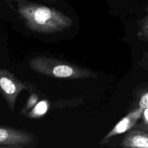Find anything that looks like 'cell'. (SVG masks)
<instances>
[{"mask_svg":"<svg viewBox=\"0 0 148 148\" xmlns=\"http://www.w3.org/2000/svg\"><path fill=\"white\" fill-rule=\"evenodd\" d=\"M49 108V103L46 101H40L39 103L36 105L34 109L30 113V116L31 118H38L45 114Z\"/></svg>","mask_w":148,"mask_h":148,"instance_id":"8","label":"cell"},{"mask_svg":"<svg viewBox=\"0 0 148 148\" xmlns=\"http://www.w3.org/2000/svg\"><path fill=\"white\" fill-rule=\"evenodd\" d=\"M38 144L36 134L25 130L0 126V147H34Z\"/></svg>","mask_w":148,"mask_h":148,"instance_id":"4","label":"cell"},{"mask_svg":"<svg viewBox=\"0 0 148 148\" xmlns=\"http://www.w3.org/2000/svg\"><path fill=\"white\" fill-rule=\"evenodd\" d=\"M17 13L29 30L41 34L64 31L72 26V20L59 10L27 0H17Z\"/></svg>","mask_w":148,"mask_h":148,"instance_id":"1","label":"cell"},{"mask_svg":"<svg viewBox=\"0 0 148 148\" xmlns=\"http://www.w3.org/2000/svg\"><path fill=\"white\" fill-rule=\"evenodd\" d=\"M28 64L38 74L56 79L72 80L98 77V75L91 69L49 56L33 57L30 59Z\"/></svg>","mask_w":148,"mask_h":148,"instance_id":"2","label":"cell"},{"mask_svg":"<svg viewBox=\"0 0 148 148\" xmlns=\"http://www.w3.org/2000/svg\"><path fill=\"white\" fill-rule=\"evenodd\" d=\"M143 108L136 107L135 108L130 111L126 116L121 119L115 126L114 128L101 140V145H104L108 143L111 139L115 137L119 134H122L124 133L127 132L130 130L134 127L137 124V121L141 119L142 114H143Z\"/></svg>","mask_w":148,"mask_h":148,"instance_id":"5","label":"cell"},{"mask_svg":"<svg viewBox=\"0 0 148 148\" xmlns=\"http://www.w3.org/2000/svg\"><path fill=\"white\" fill-rule=\"evenodd\" d=\"M145 16L139 22L137 36L140 40L148 41V5L145 8Z\"/></svg>","mask_w":148,"mask_h":148,"instance_id":"7","label":"cell"},{"mask_svg":"<svg viewBox=\"0 0 148 148\" xmlns=\"http://www.w3.org/2000/svg\"><path fill=\"white\" fill-rule=\"evenodd\" d=\"M2 1H4L6 4L9 6V7H12V2L14 1V0H1Z\"/></svg>","mask_w":148,"mask_h":148,"instance_id":"12","label":"cell"},{"mask_svg":"<svg viewBox=\"0 0 148 148\" xmlns=\"http://www.w3.org/2000/svg\"><path fill=\"white\" fill-rule=\"evenodd\" d=\"M25 90H29L27 84L20 81L10 71L0 68V94L12 113L14 112L19 95Z\"/></svg>","mask_w":148,"mask_h":148,"instance_id":"3","label":"cell"},{"mask_svg":"<svg viewBox=\"0 0 148 148\" xmlns=\"http://www.w3.org/2000/svg\"><path fill=\"white\" fill-rule=\"evenodd\" d=\"M141 119L142 123L138 126V128L148 127V108L143 109Z\"/></svg>","mask_w":148,"mask_h":148,"instance_id":"10","label":"cell"},{"mask_svg":"<svg viewBox=\"0 0 148 148\" xmlns=\"http://www.w3.org/2000/svg\"><path fill=\"white\" fill-rule=\"evenodd\" d=\"M140 130H145V131H148V127H141V128H139Z\"/></svg>","mask_w":148,"mask_h":148,"instance_id":"13","label":"cell"},{"mask_svg":"<svg viewBox=\"0 0 148 148\" xmlns=\"http://www.w3.org/2000/svg\"><path fill=\"white\" fill-rule=\"evenodd\" d=\"M137 107L143 109L148 108V88L145 89L137 96Z\"/></svg>","mask_w":148,"mask_h":148,"instance_id":"9","label":"cell"},{"mask_svg":"<svg viewBox=\"0 0 148 148\" xmlns=\"http://www.w3.org/2000/svg\"><path fill=\"white\" fill-rule=\"evenodd\" d=\"M139 64L142 67L148 71V51L143 53L142 58L139 61Z\"/></svg>","mask_w":148,"mask_h":148,"instance_id":"11","label":"cell"},{"mask_svg":"<svg viewBox=\"0 0 148 148\" xmlns=\"http://www.w3.org/2000/svg\"><path fill=\"white\" fill-rule=\"evenodd\" d=\"M121 147L124 148H148V131L130 130L123 139Z\"/></svg>","mask_w":148,"mask_h":148,"instance_id":"6","label":"cell"}]
</instances>
